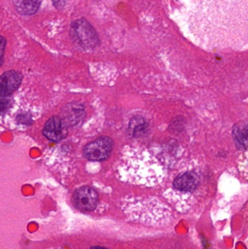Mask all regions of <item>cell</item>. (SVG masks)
<instances>
[{"label": "cell", "mask_w": 248, "mask_h": 249, "mask_svg": "<svg viewBox=\"0 0 248 249\" xmlns=\"http://www.w3.org/2000/svg\"><path fill=\"white\" fill-rule=\"evenodd\" d=\"M176 23L188 39L207 51L248 47V0H178Z\"/></svg>", "instance_id": "obj_1"}, {"label": "cell", "mask_w": 248, "mask_h": 249, "mask_svg": "<svg viewBox=\"0 0 248 249\" xmlns=\"http://www.w3.org/2000/svg\"><path fill=\"white\" fill-rule=\"evenodd\" d=\"M70 35L73 40L84 49H93L99 43L96 31L84 19H80L71 23Z\"/></svg>", "instance_id": "obj_2"}, {"label": "cell", "mask_w": 248, "mask_h": 249, "mask_svg": "<svg viewBox=\"0 0 248 249\" xmlns=\"http://www.w3.org/2000/svg\"><path fill=\"white\" fill-rule=\"evenodd\" d=\"M113 141L107 136L99 138L88 143L83 150L84 156L89 160L103 161L110 156L113 149Z\"/></svg>", "instance_id": "obj_3"}, {"label": "cell", "mask_w": 248, "mask_h": 249, "mask_svg": "<svg viewBox=\"0 0 248 249\" xmlns=\"http://www.w3.org/2000/svg\"><path fill=\"white\" fill-rule=\"evenodd\" d=\"M74 203L76 207L81 212H93L97 207L99 196L91 187H80L74 193Z\"/></svg>", "instance_id": "obj_4"}, {"label": "cell", "mask_w": 248, "mask_h": 249, "mask_svg": "<svg viewBox=\"0 0 248 249\" xmlns=\"http://www.w3.org/2000/svg\"><path fill=\"white\" fill-rule=\"evenodd\" d=\"M199 183V176L193 171H188L176 177L173 181V189L182 194H190L196 191Z\"/></svg>", "instance_id": "obj_5"}, {"label": "cell", "mask_w": 248, "mask_h": 249, "mask_svg": "<svg viewBox=\"0 0 248 249\" xmlns=\"http://www.w3.org/2000/svg\"><path fill=\"white\" fill-rule=\"evenodd\" d=\"M43 134L50 140L59 142L67 136L68 129L62 119L54 116L45 124Z\"/></svg>", "instance_id": "obj_6"}, {"label": "cell", "mask_w": 248, "mask_h": 249, "mask_svg": "<svg viewBox=\"0 0 248 249\" xmlns=\"http://www.w3.org/2000/svg\"><path fill=\"white\" fill-rule=\"evenodd\" d=\"M22 77L19 73L10 71L0 77V96H10L17 90L21 83Z\"/></svg>", "instance_id": "obj_7"}, {"label": "cell", "mask_w": 248, "mask_h": 249, "mask_svg": "<svg viewBox=\"0 0 248 249\" xmlns=\"http://www.w3.org/2000/svg\"><path fill=\"white\" fill-rule=\"evenodd\" d=\"M40 0H15V7L22 15H33L37 11Z\"/></svg>", "instance_id": "obj_8"}, {"label": "cell", "mask_w": 248, "mask_h": 249, "mask_svg": "<svg viewBox=\"0 0 248 249\" xmlns=\"http://www.w3.org/2000/svg\"><path fill=\"white\" fill-rule=\"evenodd\" d=\"M233 134L237 143L246 147L247 146L248 128L247 124L235 125L233 130Z\"/></svg>", "instance_id": "obj_9"}, {"label": "cell", "mask_w": 248, "mask_h": 249, "mask_svg": "<svg viewBox=\"0 0 248 249\" xmlns=\"http://www.w3.org/2000/svg\"><path fill=\"white\" fill-rule=\"evenodd\" d=\"M147 124L143 120L135 119L132 121L131 124V128L132 129V133L133 136L141 134L147 129Z\"/></svg>", "instance_id": "obj_10"}, {"label": "cell", "mask_w": 248, "mask_h": 249, "mask_svg": "<svg viewBox=\"0 0 248 249\" xmlns=\"http://www.w3.org/2000/svg\"><path fill=\"white\" fill-rule=\"evenodd\" d=\"M6 40L3 36L0 35V65L2 64L3 56H4V49H5Z\"/></svg>", "instance_id": "obj_11"}, {"label": "cell", "mask_w": 248, "mask_h": 249, "mask_svg": "<svg viewBox=\"0 0 248 249\" xmlns=\"http://www.w3.org/2000/svg\"><path fill=\"white\" fill-rule=\"evenodd\" d=\"M52 2L57 8H61L66 2V0H52Z\"/></svg>", "instance_id": "obj_12"}, {"label": "cell", "mask_w": 248, "mask_h": 249, "mask_svg": "<svg viewBox=\"0 0 248 249\" xmlns=\"http://www.w3.org/2000/svg\"><path fill=\"white\" fill-rule=\"evenodd\" d=\"M7 107V101L1 100L0 99V112H2L4 110L6 107Z\"/></svg>", "instance_id": "obj_13"}, {"label": "cell", "mask_w": 248, "mask_h": 249, "mask_svg": "<svg viewBox=\"0 0 248 249\" xmlns=\"http://www.w3.org/2000/svg\"><path fill=\"white\" fill-rule=\"evenodd\" d=\"M91 249H108L104 248V247H92Z\"/></svg>", "instance_id": "obj_14"}]
</instances>
